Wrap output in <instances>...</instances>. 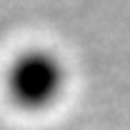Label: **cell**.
<instances>
[{
	"label": "cell",
	"mask_w": 130,
	"mask_h": 130,
	"mask_svg": "<svg viewBox=\"0 0 130 130\" xmlns=\"http://www.w3.org/2000/svg\"><path fill=\"white\" fill-rule=\"evenodd\" d=\"M8 95L18 108L40 113L53 108L68 88V68L60 55L43 48L20 53L8 68Z\"/></svg>",
	"instance_id": "1"
}]
</instances>
